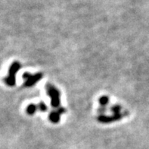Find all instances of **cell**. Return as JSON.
I'll list each match as a JSON object with an SVG mask.
<instances>
[{
    "label": "cell",
    "instance_id": "obj_1",
    "mask_svg": "<svg viewBox=\"0 0 149 149\" xmlns=\"http://www.w3.org/2000/svg\"><path fill=\"white\" fill-rule=\"evenodd\" d=\"M21 68V64L18 62H14L10 66L8 70V75L6 78H5V82L6 85L13 87L16 84V75L18 70Z\"/></svg>",
    "mask_w": 149,
    "mask_h": 149
},
{
    "label": "cell",
    "instance_id": "obj_2",
    "mask_svg": "<svg viewBox=\"0 0 149 149\" xmlns=\"http://www.w3.org/2000/svg\"><path fill=\"white\" fill-rule=\"evenodd\" d=\"M47 94L51 98V105L54 108L60 107V92L52 85L48 84L46 85Z\"/></svg>",
    "mask_w": 149,
    "mask_h": 149
},
{
    "label": "cell",
    "instance_id": "obj_3",
    "mask_svg": "<svg viewBox=\"0 0 149 149\" xmlns=\"http://www.w3.org/2000/svg\"><path fill=\"white\" fill-rule=\"evenodd\" d=\"M42 73H36L35 75H31V74L28 73V72H25L23 75V78L24 79V85L25 87H31L33 85H34L36 82L42 79Z\"/></svg>",
    "mask_w": 149,
    "mask_h": 149
},
{
    "label": "cell",
    "instance_id": "obj_4",
    "mask_svg": "<svg viewBox=\"0 0 149 149\" xmlns=\"http://www.w3.org/2000/svg\"><path fill=\"white\" fill-rule=\"evenodd\" d=\"M124 117L123 113H119V114H113V115L111 116V117H108V116L101 115L98 118V120L102 123H109L111 122H114L116 120H119V119H122Z\"/></svg>",
    "mask_w": 149,
    "mask_h": 149
},
{
    "label": "cell",
    "instance_id": "obj_5",
    "mask_svg": "<svg viewBox=\"0 0 149 149\" xmlns=\"http://www.w3.org/2000/svg\"><path fill=\"white\" fill-rule=\"evenodd\" d=\"M65 113V109L63 107H60L56 111H54L49 114V119L52 123H58L60 120V117L62 113Z\"/></svg>",
    "mask_w": 149,
    "mask_h": 149
},
{
    "label": "cell",
    "instance_id": "obj_6",
    "mask_svg": "<svg viewBox=\"0 0 149 149\" xmlns=\"http://www.w3.org/2000/svg\"><path fill=\"white\" fill-rule=\"evenodd\" d=\"M108 101H109V99H108V97L107 96H102V97L99 98V104L102 106V107L99 109V113H100L101 114L104 113V110H105L104 107L108 105Z\"/></svg>",
    "mask_w": 149,
    "mask_h": 149
},
{
    "label": "cell",
    "instance_id": "obj_7",
    "mask_svg": "<svg viewBox=\"0 0 149 149\" xmlns=\"http://www.w3.org/2000/svg\"><path fill=\"white\" fill-rule=\"evenodd\" d=\"M37 109V105H35V104H30V105L26 107V113H28L29 115H32V114L36 113V111Z\"/></svg>",
    "mask_w": 149,
    "mask_h": 149
},
{
    "label": "cell",
    "instance_id": "obj_8",
    "mask_svg": "<svg viewBox=\"0 0 149 149\" xmlns=\"http://www.w3.org/2000/svg\"><path fill=\"white\" fill-rule=\"evenodd\" d=\"M121 107L119 105H114L111 107V111L113 112V114H119L120 113Z\"/></svg>",
    "mask_w": 149,
    "mask_h": 149
},
{
    "label": "cell",
    "instance_id": "obj_9",
    "mask_svg": "<svg viewBox=\"0 0 149 149\" xmlns=\"http://www.w3.org/2000/svg\"><path fill=\"white\" fill-rule=\"evenodd\" d=\"M37 107L38 109H40V110H41V111L42 112L47 110V107H46V105L44 104L43 102H40V104L37 105Z\"/></svg>",
    "mask_w": 149,
    "mask_h": 149
}]
</instances>
